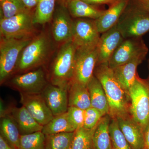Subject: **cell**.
Instances as JSON below:
<instances>
[{
  "mask_svg": "<svg viewBox=\"0 0 149 149\" xmlns=\"http://www.w3.org/2000/svg\"><path fill=\"white\" fill-rule=\"evenodd\" d=\"M130 0H116L103 14L96 19L97 27L100 33H102L117 24L123 12Z\"/></svg>",
  "mask_w": 149,
  "mask_h": 149,
  "instance_id": "cell-18",
  "label": "cell"
},
{
  "mask_svg": "<svg viewBox=\"0 0 149 149\" xmlns=\"http://www.w3.org/2000/svg\"><path fill=\"white\" fill-rule=\"evenodd\" d=\"M5 83L19 93L39 94L42 93L49 82L47 72L43 67H40L27 72L14 75Z\"/></svg>",
  "mask_w": 149,
  "mask_h": 149,
  "instance_id": "cell-7",
  "label": "cell"
},
{
  "mask_svg": "<svg viewBox=\"0 0 149 149\" xmlns=\"http://www.w3.org/2000/svg\"><path fill=\"white\" fill-rule=\"evenodd\" d=\"M100 34L95 19L76 18L73 20L72 41L76 49L97 47Z\"/></svg>",
  "mask_w": 149,
  "mask_h": 149,
  "instance_id": "cell-9",
  "label": "cell"
},
{
  "mask_svg": "<svg viewBox=\"0 0 149 149\" xmlns=\"http://www.w3.org/2000/svg\"><path fill=\"white\" fill-rule=\"evenodd\" d=\"M94 75L101 83L109 106L111 118L130 115V99L128 93L115 76L113 70L108 64L96 65Z\"/></svg>",
  "mask_w": 149,
  "mask_h": 149,
  "instance_id": "cell-1",
  "label": "cell"
},
{
  "mask_svg": "<svg viewBox=\"0 0 149 149\" xmlns=\"http://www.w3.org/2000/svg\"><path fill=\"white\" fill-rule=\"evenodd\" d=\"M20 103L40 125H46L54 116L41 95L19 93Z\"/></svg>",
  "mask_w": 149,
  "mask_h": 149,
  "instance_id": "cell-12",
  "label": "cell"
},
{
  "mask_svg": "<svg viewBox=\"0 0 149 149\" xmlns=\"http://www.w3.org/2000/svg\"><path fill=\"white\" fill-rule=\"evenodd\" d=\"M69 107L85 110L91 107L90 94L87 86L72 80L68 87Z\"/></svg>",
  "mask_w": 149,
  "mask_h": 149,
  "instance_id": "cell-21",
  "label": "cell"
},
{
  "mask_svg": "<svg viewBox=\"0 0 149 149\" xmlns=\"http://www.w3.org/2000/svg\"><path fill=\"white\" fill-rule=\"evenodd\" d=\"M116 25L124 39L142 37L149 32V13L130 0Z\"/></svg>",
  "mask_w": 149,
  "mask_h": 149,
  "instance_id": "cell-4",
  "label": "cell"
},
{
  "mask_svg": "<svg viewBox=\"0 0 149 149\" xmlns=\"http://www.w3.org/2000/svg\"><path fill=\"white\" fill-rule=\"evenodd\" d=\"M147 54H144L113 69L116 78L122 87L128 93L138 76L137 69L138 66L146 58Z\"/></svg>",
  "mask_w": 149,
  "mask_h": 149,
  "instance_id": "cell-19",
  "label": "cell"
},
{
  "mask_svg": "<svg viewBox=\"0 0 149 149\" xmlns=\"http://www.w3.org/2000/svg\"><path fill=\"white\" fill-rule=\"evenodd\" d=\"M98 60L97 49H76L72 80L85 86L94 76Z\"/></svg>",
  "mask_w": 149,
  "mask_h": 149,
  "instance_id": "cell-10",
  "label": "cell"
},
{
  "mask_svg": "<svg viewBox=\"0 0 149 149\" xmlns=\"http://www.w3.org/2000/svg\"><path fill=\"white\" fill-rule=\"evenodd\" d=\"M145 147L144 149H149V122L144 131Z\"/></svg>",
  "mask_w": 149,
  "mask_h": 149,
  "instance_id": "cell-38",
  "label": "cell"
},
{
  "mask_svg": "<svg viewBox=\"0 0 149 149\" xmlns=\"http://www.w3.org/2000/svg\"><path fill=\"white\" fill-rule=\"evenodd\" d=\"M1 135L14 149H19L20 136L19 129L13 118L9 115L1 117Z\"/></svg>",
  "mask_w": 149,
  "mask_h": 149,
  "instance_id": "cell-24",
  "label": "cell"
},
{
  "mask_svg": "<svg viewBox=\"0 0 149 149\" xmlns=\"http://www.w3.org/2000/svg\"><path fill=\"white\" fill-rule=\"evenodd\" d=\"M124 39L117 25L102 33L97 46V65L108 64L113 53Z\"/></svg>",
  "mask_w": 149,
  "mask_h": 149,
  "instance_id": "cell-13",
  "label": "cell"
},
{
  "mask_svg": "<svg viewBox=\"0 0 149 149\" xmlns=\"http://www.w3.org/2000/svg\"><path fill=\"white\" fill-rule=\"evenodd\" d=\"M24 6L27 9L30 10L32 9L36 8L39 0H22Z\"/></svg>",
  "mask_w": 149,
  "mask_h": 149,
  "instance_id": "cell-35",
  "label": "cell"
},
{
  "mask_svg": "<svg viewBox=\"0 0 149 149\" xmlns=\"http://www.w3.org/2000/svg\"><path fill=\"white\" fill-rule=\"evenodd\" d=\"M0 149H14L12 148L1 135L0 136Z\"/></svg>",
  "mask_w": 149,
  "mask_h": 149,
  "instance_id": "cell-37",
  "label": "cell"
},
{
  "mask_svg": "<svg viewBox=\"0 0 149 149\" xmlns=\"http://www.w3.org/2000/svg\"><path fill=\"white\" fill-rule=\"evenodd\" d=\"M75 52L72 41L61 45L47 72L50 83L59 87H68L73 79Z\"/></svg>",
  "mask_w": 149,
  "mask_h": 149,
  "instance_id": "cell-3",
  "label": "cell"
},
{
  "mask_svg": "<svg viewBox=\"0 0 149 149\" xmlns=\"http://www.w3.org/2000/svg\"><path fill=\"white\" fill-rule=\"evenodd\" d=\"M19 149H46L45 135L42 131L21 135Z\"/></svg>",
  "mask_w": 149,
  "mask_h": 149,
  "instance_id": "cell-29",
  "label": "cell"
},
{
  "mask_svg": "<svg viewBox=\"0 0 149 149\" xmlns=\"http://www.w3.org/2000/svg\"><path fill=\"white\" fill-rule=\"evenodd\" d=\"M31 38H1L0 44V83L3 85L15 74L22 51L32 40Z\"/></svg>",
  "mask_w": 149,
  "mask_h": 149,
  "instance_id": "cell-6",
  "label": "cell"
},
{
  "mask_svg": "<svg viewBox=\"0 0 149 149\" xmlns=\"http://www.w3.org/2000/svg\"><path fill=\"white\" fill-rule=\"evenodd\" d=\"M96 127L91 130L83 127L75 130L69 149H94L93 137Z\"/></svg>",
  "mask_w": 149,
  "mask_h": 149,
  "instance_id": "cell-28",
  "label": "cell"
},
{
  "mask_svg": "<svg viewBox=\"0 0 149 149\" xmlns=\"http://www.w3.org/2000/svg\"><path fill=\"white\" fill-rule=\"evenodd\" d=\"M142 37L124 39L113 53L108 65L112 69L126 63L138 56L148 52Z\"/></svg>",
  "mask_w": 149,
  "mask_h": 149,
  "instance_id": "cell-11",
  "label": "cell"
},
{
  "mask_svg": "<svg viewBox=\"0 0 149 149\" xmlns=\"http://www.w3.org/2000/svg\"><path fill=\"white\" fill-rule=\"evenodd\" d=\"M74 132L45 135L46 149H69Z\"/></svg>",
  "mask_w": 149,
  "mask_h": 149,
  "instance_id": "cell-27",
  "label": "cell"
},
{
  "mask_svg": "<svg viewBox=\"0 0 149 149\" xmlns=\"http://www.w3.org/2000/svg\"><path fill=\"white\" fill-rule=\"evenodd\" d=\"M66 6H62L56 10L54 15L52 33L56 42L64 43L72 41L73 20Z\"/></svg>",
  "mask_w": 149,
  "mask_h": 149,
  "instance_id": "cell-14",
  "label": "cell"
},
{
  "mask_svg": "<svg viewBox=\"0 0 149 149\" xmlns=\"http://www.w3.org/2000/svg\"><path fill=\"white\" fill-rule=\"evenodd\" d=\"M68 87H59L49 83L41 93L54 116L67 111L69 107Z\"/></svg>",
  "mask_w": 149,
  "mask_h": 149,
  "instance_id": "cell-15",
  "label": "cell"
},
{
  "mask_svg": "<svg viewBox=\"0 0 149 149\" xmlns=\"http://www.w3.org/2000/svg\"><path fill=\"white\" fill-rule=\"evenodd\" d=\"M109 130L112 149H132L120 130L116 118H111Z\"/></svg>",
  "mask_w": 149,
  "mask_h": 149,
  "instance_id": "cell-30",
  "label": "cell"
},
{
  "mask_svg": "<svg viewBox=\"0 0 149 149\" xmlns=\"http://www.w3.org/2000/svg\"><path fill=\"white\" fill-rule=\"evenodd\" d=\"M1 5V19L9 18L27 10L22 0H3Z\"/></svg>",
  "mask_w": 149,
  "mask_h": 149,
  "instance_id": "cell-31",
  "label": "cell"
},
{
  "mask_svg": "<svg viewBox=\"0 0 149 149\" xmlns=\"http://www.w3.org/2000/svg\"></svg>",
  "mask_w": 149,
  "mask_h": 149,
  "instance_id": "cell-41",
  "label": "cell"
},
{
  "mask_svg": "<svg viewBox=\"0 0 149 149\" xmlns=\"http://www.w3.org/2000/svg\"><path fill=\"white\" fill-rule=\"evenodd\" d=\"M120 130L132 149H144V131L131 116L117 118Z\"/></svg>",
  "mask_w": 149,
  "mask_h": 149,
  "instance_id": "cell-16",
  "label": "cell"
},
{
  "mask_svg": "<svg viewBox=\"0 0 149 149\" xmlns=\"http://www.w3.org/2000/svg\"><path fill=\"white\" fill-rule=\"evenodd\" d=\"M83 1L93 5H109V6L111 5L116 0H81Z\"/></svg>",
  "mask_w": 149,
  "mask_h": 149,
  "instance_id": "cell-34",
  "label": "cell"
},
{
  "mask_svg": "<svg viewBox=\"0 0 149 149\" xmlns=\"http://www.w3.org/2000/svg\"><path fill=\"white\" fill-rule=\"evenodd\" d=\"M56 0H39L35 13L34 24H43L49 22L54 15Z\"/></svg>",
  "mask_w": 149,
  "mask_h": 149,
  "instance_id": "cell-26",
  "label": "cell"
},
{
  "mask_svg": "<svg viewBox=\"0 0 149 149\" xmlns=\"http://www.w3.org/2000/svg\"><path fill=\"white\" fill-rule=\"evenodd\" d=\"M91 99V107L104 116L109 113L108 101L101 83L94 75L87 85Z\"/></svg>",
  "mask_w": 149,
  "mask_h": 149,
  "instance_id": "cell-20",
  "label": "cell"
},
{
  "mask_svg": "<svg viewBox=\"0 0 149 149\" xmlns=\"http://www.w3.org/2000/svg\"><path fill=\"white\" fill-rule=\"evenodd\" d=\"M71 16L75 18L97 19L105 10L101 9L81 0H71L66 6Z\"/></svg>",
  "mask_w": 149,
  "mask_h": 149,
  "instance_id": "cell-22",
  "label": "cell"
},
{
  "mask_svg": "<svg viewBox=\"0 0 149 149\" xmlns=\"http://www.w3.org/2000/svg\"><path fill=\"white\" fill-rule=\"evenodd\" d=\"M59 1L63 5V6L66 7L68 3L70 1H71V0H59Z\"/></svg>",
  "mask_w": 149,
  "mask_h": 149,
  "instance_id": "cell-39",
  "label": "cell"
},
{
  "mask_svg": "<svg viewBox=\"0 0 149 149\" xmlns=\"http://www.w3.org/2000/svg\"><path fill=\"white\" fill-rule=\"evenodd\" d=\"M52 48V40L47 33L41 32L33 37L22 51L14 74L24 73L42 67L47 61Z\"/></svg>",
  "mask_w": 149,
  "mask_h": 149,
  "instance_id": "cell-2",
  "label": "cell"
},
{
  "mask_svg": "<svg viewBox=\"0 0 149 149\" xmlns=\"http://www.w3.org/2000/svg\"><path fill=\"white\" fill-rule=\"evenodd\" d=\"M104 116L100 111L91 107L85 110V119L83 128L93 129L95 128L100 120Z\"/></svg>",
  "mask_w": 149,
  "mask_h": 149,
  "instance_id": "cell-32",
  "label": "cell"
},
{
  "mask_svg": "<svg viewBox=\"0 0 149 149\" xmlns=\"http://www.w3.org/2000/svg\"><path fill=\"white\" fill-rule=\"evenodd\" d=\"M148 68H149V59L148 61ZM148 79L149 80V76L148 78Z\"/></svg>",
  "mask_w": 149,
  "mask_h": 149,
  "instance_id": "cell-40",
  "label": "cell"
},
{
  "mask_svg": "<svg viewBox=\"0 0 149 149\" xmlns=\"http://www.w3.org/2000/svg\"><path fill=\"white\" fill-rule=\"evenodd\" d=\"M130 115L145 131L149 122V80L138 75L128 91Z\"/></svg>",
  "mask_w": 149,
  "mask_h": 149,
  "instance_id": "cell-5",
  "label": "cell"
},
{
  "mask_svg": "<svg viewBox=\"0 0 149 149\" xmlns=\"http://www.w3.org/2000/svg\"><path fill=\"white\" fill-rule=\"evenodd\" d=\"M138 5L149 13V0H134Z\"/></svg>",
  "mask_w": 149,
  "mask_h": 149,
  "instance_id": "cell-36",
  "label": "cell"
},
{
  "mask_svg": "<svg viewBox=\"0 0 149 149\" xmlns=\"http://www.w3.org/2000/svg\"><path fill=\"white\" fill-rule=\"evenodd\" d=\"M67 112L70 121L75 130L83 127L85 110L76 107H69Z\"/></svg>",
  "mask_w": 149,
  "mask_h": 149,
  "instance_id": "cell-33",
  "label": "cell"
},
{
  "mask_svg": "<svg viewBox=\"0 0 149 149\" xmlns=\"http://www.w3.org/2000/svg\"><path fill=\"white\" fill-rule=\"evenodd\" d=\"M111 120L109 115L107 114L98 123L93 135L94 149H112L109 130Z\"/></svg>",
  "mask_w": 149,
  "mask_h": 149,
  "instance_id": "cell-23",
  "label": "cell"
},
{
  "mask_svg": "<svg viewBox=\"0 0 149 149\" xmlns=\"http://www.w3.org/2000/svg\"><path fill=\"white\" fill-rule=\"evenodd\" d=\"M7 115L10 116L17 124L21 135L42 131L43 126L39 124L23 106L19 107L10 106Z\"/></svg>",
  "mask_w": 149,
  "mask_h": 149,
  "instance_id": "cell-17",
  "label": "cell"
},
{
  "mask_svg": "<svg viewBox=\"0 0 149 149\" xmlns=\"http://www.w3.org/2000/svg\"><path fill=\"white\" fill-rule=\"evenodd\" d=\"M75 131V129L70 121L66 112L54 116L47 124L43 126L42 132L45 135H47Z\"/></svg>",
  "mask_w": 149,
  "mask_h": 149,
  "instance_id": "cell-25",
  "label": "cell"
},
{
  "mask_svg": "<svg viewBox=\"0 0 149 149\" xmlns=\"http://www.w3.org/2000/svg\"><path fill=\"white\" fill-rule=\"evenodd\" d=\"M34 14L27 10L7 18L1 19V38L23 39L31 38L35 31Z\"/></svg>",
  "mask_w": 149,
  "mask_h": 149,
  "instance_id": "cell-8",
  "label": "cell"
}]
</instances>
